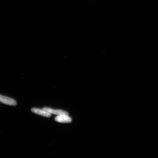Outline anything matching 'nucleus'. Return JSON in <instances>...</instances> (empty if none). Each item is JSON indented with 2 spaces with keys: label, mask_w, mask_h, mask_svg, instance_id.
Listing matches in <instances>:
<instances>
[{
  "label": "nucleus",
  "mask_w": 158,
  "mask_h": 158,
  "mask_svg": "<svg viewBox=\"0 0 158 158\" xmlns=\"http://www.w3.org/2000/svg\"><path fill=\"white\" fill-rule=\"evenodd\" d=\"M31 110L33 113L39 114V115L45 116V117L49 118L51 116L50 113H49V112L45 111V110L43 109L41 110L37 108H33L31 109Z\"/></svg>",
  "instance_id": "4"
},
{
  "label": "nucleus",
  "mask_w": 158,
  "mask_h": 158,
  "mask_svg": "<svg viewBox=\"0 0 158 158\" xmlns=\"http://www.w3.org/2000/svg\"><path fill=\"white\" fill-rule=\"evenodd\" d=\"M55 121L60 123H70L72 121V118L68 115L61 114L56 116L55 118Z\"/></svg>",
  "instance_id": "2"
},
{
  "label": "nucleus",
  "mask_w": 158,
  "mask_h": 158,
  "mask_svg": "<svg viewBox=\"0 0 158 158\" xmlns=\"http://www.w3.org/2000/svg\"><path fill=\"white\" fill-rule=\"evenodd\" d=\"M43 110L49 112L51 114H57V115H61V114H64V115H69L68 112L64 111L62 110H55L52 109L51 108L45 107L43 109Z\"/></svg>",
  "instance_id": "3"
},
{
  "label": "nucleus",
  "mask_w": 158,
  "mask_h": 158,
  "mask_svg": "<svg viewBox=\"0 0 158 158\" xmlns=\"http://www.w3.org/2000/svg\"><path fill=\"white\" fill-rule=\"evenodd\" d=\"M0 102L10 106L16 105L17 102L13 99L0 95Z\"/></svg>",
  "instance_id": "1"
}]
</instances>
